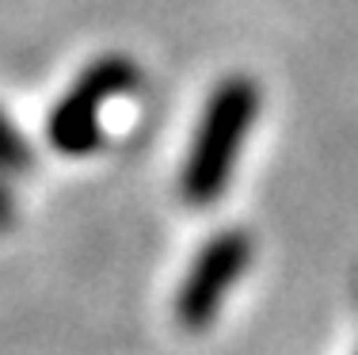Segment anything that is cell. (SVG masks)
Segmentation results:
<instances>
[{
  "label": "cell",
  "instance_id": "obj_1",
  "mask_svg": "<svg viewBox=\"0 0 358 355\" xmlns=\"http://www.w3.org/2000/svg\"><path fill=\"white\" fill-rule=\"evenodd\" d=\"M255 115H259V88L252 77H225L210 92L179 176V191L191 207H214L225 195Z\"/></svg>",
  "mask_w": 358,
  "mask_h": 355
},
{
  "label": "cell",
  "instance_id": "obj_2",
  "mask_svg": "<svg viewBox=\"0 0 358 355\" xmlns=\"http://www.w3.org/2000/svg\"><path fill=\"white\" fill-rule=\"evenodd\" d=\"M141 84V69L126 54H103L73 81L46 118V138L62 157H88L103 146V107L130 96Z\"/></svg>",
  "mask_w": 358,
  "mask_h": 355
},
{
  "label": "cell",
  "instance_id": "obj_3",
  "mask_svg": "<svg viewBox=\"0 0 358 355\" xmlns=\"http://www.w3.org/2000/svg\"><path fill=\"white\" fill-rule=\"evenodd\" d=\"M252 264V237L244 230H221L199 249L176 294V321L187 333H206L221 302Z\"/></svg>",
  "mask_w": 358,
  "mask_h": 355
},
{
  "label": "cell",
  "instance_id": "obj_4",
  "mask_svg": "<svg viewBox=\"0 0 358 355\" xmlns=\"http://www.w3.org/2000/svg\"><path fill=\"white\" fill-rule=\"evenodd\" d=\"M35 153H31L27 138L12 126V118L0 111V168L4 172H27Z\"/></svg>",
  "mask_w": 358,
  "mask_h": 355
},
{
  "label": "cell",
  "instance_id": "obj_5",
  "mask_svg": "<svg viewBox=\"0 0 358 355\" xmlns=\"http://www.w3.org/2000/svg\"><path fill=\"white\" fill-rule=\"evenodd\" d=\"M0 172H4V168H0ZM12 222H15V199H12V191H8L4 176H0V233L12 230Z\"/></svg>",
  "mask_w": 358,
  "mask_h": 355
}]
</instances>
